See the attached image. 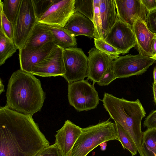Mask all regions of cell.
<instances>
[{"mask_svg": "<svg viewBox=\"0 0 156 156\" xmlns=\"http://www.w3.org/2000/svg\"><path fill=\"white\" fill-rule=\"evenodd\" d=\"M50 145L32 116L0 108V156H35Z\"/></svg>", "mask_w": 156, "mask_h": 156, "instance_id": "obj_1", "label": "cell"}, {"mask_svg": "<svg viewBox=\"0 0 156 156\" xmlns=\"http://www.w3.org/2000/svg\"><path fill=\"white\" fill-rule=\"evenodd\" d=\"M6 96L5 105L17 112L32 116L41 111L45 98L40 80L20 69L12 74Z\"/></svg>", "mask_w": 156, "mask_h": 156, "instance_id": "obj_2", "label": "cell"}, {"mask_svg": "<svg viewBox=\"0 0 156 156\" xmlns=\"http://www.w3.org/2000/svg\"><path fill=\"white\" fill-rule=\"evenodd\" d=\"M101 101L110 118L120 125L129 136L140 156H144L142 150L143 132L141 123L146 113L140 100L129 101L105 92Z\"/></svg>", "mask_w": 156, "mask_h": 156, "instance_id": "obj_3", "label": "cell"}, {"mask_svg": "<svg viewBox=\"0 0 156 156\" xmlns=\"http://www.w3.org/2000/svg\"><path fill=\"white\" fill-rule=\"evenodd\" d=\"M113 140H118V138L115 123L109 119L82 128L70 156H87L102 143Z\"/></svg>", "mask_w": 156, "mask_h": 156, "instance_id": "obj_4", "label": "cell"}, {"mask_svg": "<svg viewBox=\"0 0 156 156\" xmlns=\"http://www.w3.org/2000/svg\"><path fill=\"white\" fill-rule=\"evenodd\" d=\"M68 98L69 104L78 112L97 108L101 100L94 84L87 80H80L69 83Z\"/></svg>", "mask_w": 156, "mask_h": 156, "instance_id": "obj_5", "label": "cell"}, {"mask_svg": "<svg viewBox=\"0 0 156 156\" xmlns=\"http://www.w3.org/2000/svg\"><path fill=\"white\" fill-rule=\"evenodd\" d=\"M38 21L33 0H22L15 25L13 41L17 49L23 47Z\"/></svg>", "mask_w": 156, "mask_h": 156, "instance_id": "obj_6", "label": "cell"}, {"mask_svg": "<svg viewBox=\"0 0 156 156\" xmlns=\"http://www.w3.org/2000/svg\"><path fill=\"white\" fill-rule=\"evenodd\" d=\"M155 62L150 57L139 54L119 56L114 60L112 65L115 79L142 74Z\"/></svg>", "mask_w": 156, "mask_h": 156, "instance_id": "obj_7", "label": "cell"}, {"mask_svg": "<svg viewBox=\"0 0 156 156\" xmlns=\"http://www.w3.org/2000/svg\"><path fill=\"white\" fill-rule=\"evenodd\" d=\"M63 59L66 72L62 77L68 83L87 77L88 58L81 48L75 47L64 49Z\"/></svg>", "mask_w": 156, "mask_h": 156, "instance_id": "obj_8", "label": "cell"}, {"mask_svg": "<svg viewBox=\"0 0 156 156\" xmlns=\"http://www.w3.org/2000/svg\"><path fill=\"white\" fill-rule=\"evenodd\" d=\"M75 0H54L37 22L55 27H64L76 12Z\"/></svg>", "mask_w": 156, "mask_h": 156, "instance_id": "obj_9", "label": "cell"}, {"mask_svg": "<svg viewBox=\"0 0 156 156\" xmlns=\"http://www.w3.org/2000/svg\"><path fill=\"white\" fill-rule=\"evenodd\" d=\"M64 50L56 44L46 57L33 66L30 73L42 77L62 76L66 72Z\"/></svg>", "mask_w": 156, "mask_h": 156, "instance_id": "obj_10", "label": "cell"}, {"mask_svg": "<svg viewBox=\"0 0 156 156\" xmlns=\"http://www.w3.org/2000/svg\"><path fill=\"white\" fill-rule=\"evenodd\" d=\"M105 41L122 55L128 53L136 44L132 29L119 20L106 34Z\"/></svg>", "mask_w": 156, "mask_h": 156, "instance_id": "obj_11", "label": "cell"}, {"mask_svg": "<svg viewBox=\"0 0 156 156\" xmlns=\"http://www.w3.org/2000/svg\"><path fill=\"white\" fill-rule=\"evenodd\" d=\"M118 19L132 29L140 19L146 22L147 11L141 0H114Z\"/></svg>", "mask_w": 156, "mask_h": 156, "instance_id": "obj_12", "label": "cell"}, {"mask_svg": "<svg viewBox=\"0 0 156 156\" xmlns=\"http://www.w3.org/2000/svg\"><path fill=\"white\" fill-rule=\"evenodd\" d=\"M87 58V77L94 84L100 81L108 68L112 65L114 60L109 55L95 48L89 51Z\"/></svg>", "mask_w": 156, "mask_h": 156, "instance_id": "obj_13", "label": "cell"}, {"mask_svg": "<svg viewBox=\"0 0 156 156\" xmlns=\"http://www.w3.org/2000/svg\"><path fill=\"white\" fill-rule=\"evenodd\" d=\"M81 132L82 128L69 120H66L62 127L57 131L55 143L60 149L62 156H70Z\"/></svg>", "mask_w": 156, "mask_h": 156, "instance_id": "obj_14", "label": "cell"}, {"mask_svg": "<svg viewBox=\"0 0 156 156\" xmlns=\"http://www.w3.org/2000/svg\"><path fill=\"white\" fill-rule=\"evenodd\" d=\"M55 45L54 41L50 42L34 48L18 49L20 69L30 73L33 66L46 57Z\"/></svg>", "mask_w": 156, "mask_h": 156, "instance_id": "obj_15", "label": "cell"}, {"mask_svg": "<svg viewBox=\"0 0 156 156\" xmlns=\"http://www.w3.org/2000/svg\"><path fill=\"white\" fill-rule=\"evenodd\" d=\"M132 30L139 54L152 57L153 55V39L155 34L149 30L146 22L140 19L135 22Z\"/></svg>", "mask_w": 156, "mask_h": 156, "instance_id": "obj_16", "label": "cell"}, {"mask_svg": "<svg viewBox=\"0 0 156 156\" xmlns=\"http://www.w3.org/2000/svg\"><path fill=\"white\" fill-rule=\"evenodd\" d=\"M64 27L75 37L84 35L94 38L95 28L93 22L80 12H75Z\"/></svg>", "mask_w": 156, "mask_h": 156, "instance_id": "obj_17", "label": "cell"}, {"mask_svg": "<svg viewBox=\"0 0 156 156\" xmlns=\"http://www.w3.org/2000/svg\"><path fill=\"white\" fill-rule=\"evenodd\" d=\"M114 0H100V15L102 39L119 20Z\"/></svg>", "mask_w": 156, "mask_h": 156, "instance_id": "obj_18", "label": "cell"}, {"mask_svg": "<svg viewBox=\"0 0 156 156\" xmlns=\"http://www.w3.org/2000/svg\"><path fill=\"white\" fill-rule=\"evenodd\" d=\"M54 41V37L49 27L37 22L23 48L27 49L34 48L48 42Z\"/></svg>", "mask_w": 156, "mask_h": 156, "instance_id": "obj_19", "label": "cell"}, {"mask_svg": "<svg viewBox=\"0 0 156 156\" xmlns=\"http://www.w3.org/2000/svg\"><path fill=\"white\" fill-rule=\"evenodd\" d=\"M52 34L55 44L64 49L75 47L77 45L76 40L75 37L64 27H49Z\"/></svg>", "mask_w": 156, "mask_h": 156, "instance_id": "obj_20", "label": "cell"}, {"mask_svg": "<svg viewBox=\"0 0 156 156\" xmlns=\"http://www.w3.org/2000/svg\"><path fill=\"white\" fill-rule=\"evenodd\" d=\"M16 49L13 40L9 38L0 29V65L12 56Z\"/></svg>", "mask_w": 156, "mask_h": 156, "instance_id": "obj_21", "label": "cell"}, {"mask_svg": "<svg viewBox=\"0 0 156 156\" xmlns=\"http://www.w3.org/2000/svg\"><path fill=\"white\" fill-rule=\"evenodd\" d=\"M142 150L144 156H156V128L143 132Z\"/></svg>", "mask_w": 156, "mask_h": 156, "instance_id": "obj_22", "label": "cell"}, {"mask_svg": "<svg viewBox=\"0 0 156 156\" xmlns=\"http://www.w3.org/2000/svg\"><path fill=\"white\" fill-rule=\"evenodd\" d=\"M114 123L118 141L121 143L123 148L129 151L132 156L136 155L138 151L132 139L120 125L116 122Z\"/></svg>", "mask_w": 156, "mask_h": 156, "instance_id": "obj_23", "label": "cell"}, {"mask_svg": "<svg viewBox=\"0 0 156 156\" xmlns=\"http://www.w3.org/2000/svg\"><path fill=\"white\" fill-rule=\"evenodd\" d=\"M22 0H4L3 10L8 20L15 25L19 12Z\"/></svg>", "mask_w": 156, "mask_h": 156, "instance_id": "obj_24", "label": "cell"}, {"mask_svg": "<svg viewBox=\"0 0 156 156\" xmlns=\"http://www.w3.org/2000/svg\"><path fill=\"white\" fill-rule=\"evenodd\" d=\"M75 9L93 22L94 7L93 0H75Z\"/></svg>", "mask_w": 156, "mask_h": 156, "instance_id": "obj_25", "label": "cell"}, {"mask_svg": "<svg viewBox=\"0 0 156 156\" xmlns=\"http://www.w3.org/2000/svg\"><path fill=\"white\" fill-rule=\"evenodd\" d=\"M94 43L96 48L109 55L114 60L121 54L117 49L102 39L94 38Z\"/></svg>", "mask_w": 156, "mask_h": 156, "instance_id": "obj_26", "label": "cell"}, {"mask_svg": "<svg viewBox=\"0 0 156 156\" xmlns=\"http://www.w3.org/2000/svg\"><path fill=\"white\" fill-rule=\"evenodd\" d=\"M0 27L6 35L10 39L13 40L14 37V27L7 18L3 10V2L0 0Z\"/></svg>", "mask_w": 156, "mask_h": 156, "instance_id": "obj_27", "label": "cell"}, {"mask_svg": "<svg viewBox=\"0 0 156 156\" xmlns=\"http://www.w3.org/2000/svg\"><path fill=\"white\" fill-rule=\"evenodd\" d=\"M100 1L93 0L94 11L93 22L95 28L94 38L102 39L100 15Z\"/></svg>", "mask_w": 156, "mask_h": 156, "instance_id": "obj_28", "label": "cell"}, {"mask_svg": "<svg viewBox=\"0 0 156 156\" xmlns=\"http://www.w3.org/2000/svg\"><path fill=\"white\" fill-rule=\"evenodd\" d=\"M36 15L38 19L48 9L54 0H33Z\"/></svg>", "mask_w": 156, "mask_h": 156, "instance_id": "obj_29", "label": "cell"}, {"mask_svg": "<svg viewBox=\"0 0 156 156\" xmlns=\"http://www.w3.org/2000/svg\"><path fill=\"white\" fill-rule=\"evenodd\" d=\"M35 156H62L60 150L57 145H50L40 151Z\"/></svg>", "mask_w": 156, "mask_h": 156, "instance_id": "obj_30", "label": "cell"}, {"mask_svg": "<svg viewBox=\"0 0 156 156\" xmlns=\"http://www.w3.org/2000/svg\"><path fill=\"white\" fill-rule=\"evenodd\" d=\"M115 79L112 65L108 68L104 73L100 81L97 83L101 86H107Z\"/></svg>", "mask_w": 156, "mask_h": 156, "instance_id": "obj_31", "label": "cell"}, {"mask_svg": "<svg viewBox=\"0 0 156 156\" xmlns=\"http://www.w3.org/2000/svg\"><path fill=\"white\" fill-rule=\"evenodd\" d=\"M146 23L149 30L156 34V10L147 14Z\"/></svg>", "mask_w": 156, "mask_h": 156, "instance_id": "obj_32", "label": "cell"}, {"mask_svg": "<svg viewBox=\"0 0 156 156\" xmlns=\"http://www.w3.org/2000/svg\"><path fill=\"white\" fill-rule=\"evenodd\" d=\"M144 126L147 129L156 128V110L152 111L146 118Z\"/></svg>", "mask_w": 156, "mask_h": 156, "instance_id": "obj_33", "label": "cell"}, {"mask_svg": "<svg viewBox=\"0 0 156 156\" xmlns=\"http://www.w3.org/2000/svg\"><path fill=\"white\" fill-rule=\"evenodd\" d=\"M147 12L149 14L156 10V0H141Z\"/></svg>", "mask_w": 156, "mask_h": 156, "instance_id": "obj_34", "label": "cell"}, {"mask_svg": "<svg viewBox=\"0 0 156 156\" xmlns=\"http://www.w3.org/2000/svg\"><path fill=\"white\" fill-rule=\"evenodd\" d=\"M150 58L156 61V34H155L153 39V55Z\"/></svg>", "mask_w": 156, "mask_h": 156, "instance_id": "obj_35", "label": "cell"}, {"mask_svg": "<svg viewBox=\"0 0 156 156\" xmlns=\"http://www.w3.org/2000/svg\"><path fill=\"white\" fill-rule=\"evenodd\" d=\"M153 90L154 102L156 105V83H153Z\"/></svg>", "mask_w": 156, "mask_h": 156, "instance_id": "obj_36", "label": "cell"}, {"mask_svg": "<svg viewBox=\"0 0 156 156\" xmlns=\"http://www.w3.org/2000/svg\"><path fill=\"white\" fill-rule=\"evenodd\" d=\"M0 94H1L2 93L5 91L4 86L1 78L0 79Z\"/></svg>", "mask_w": 156, "mask_h": 156, "instance_id": "obj_37", "label": "cell"}, {"mask_svg": "<svg viewBox=\"0 0 156 156\" xmlns=\"http://www.w3.org/2000/svg\"><path fill=\"white\" fill-rule=\"evenodd\" d=\"M99 146H100L101 150L102 151L105 150L107 147V143L106 142H104L101 144Z\"/></svg>", "mask_w": 156, "mask_h": 156, "instance_id": "obj_38", "label": "cell"}, {"mask_svg": "<svg viewBox=\"0 0 156 156\" xmlns=\"http://www.w3.org/2000/svg\"><path fill=\"white\" fill-rule=\"evenodd\" d=\"M154 83H156V66L154 67L153 71Z\"/></svg>", "mask_w": 156, "mask_h": 156, "instance_id": "obj_39", "label": "cell"}]
</instances>
